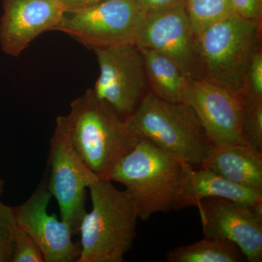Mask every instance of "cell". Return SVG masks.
I'll return each instance as SVG.
<instances>
[{"label":"cell","instance_id":"1","mask_svg":"<svg viewBox=\"0 0 262 262\" xmlns=\"http://www.w3.org/2000/svg\"><path fill=\"white\" fill-rule=\"evenodd\" d=\"M61 117L75 149L100 179H108L117 163L140 139L92 89L74 100L69 115Z\"/></svg>","mask_w":262,"mask_h":262},{"label":"cell","instance_id":"2","mask_svg":"<svg viewBox=\"0 0 262 262\" xmlns=\"http://www.w3.org/2000/svg\"><path fill=\"white\" fill-rule=\"evenodd\" d=\"M187 164L140 139L117 163L108 180L125 186L139 219L146 221L157 213L179 210Z\"/></svg>","mask_w":262,"mask_h":262},{"label":"cell","instance_id":"3","mask_svg":"<svg viewBox=\"0 0 262 262\" xmlns=\"http://www.w3.org/2000/svg\"><path fill=\"white\" fill-rule=\"evenodd\" d=\"M92 210L86 213L79 230L81 251L77 262H122L136 237L139 213L126 190L108 179L89 187Z\"/></svg>","mask_w":262,"mask_h":262},{"label":"cell","instance_id":"4","mask_svg":"<svg viewBox=\"0 0 262 262\" xmlns=\"http://www.w3.org/2000/svg\"><path fill=\"white\" fill-rule=\"evenodd\" d=\"M125 120L139 139L192 166L204 165L213 148L196 114L185 103L168 102L149 92Z\"/></svg>","mask_w":262,"mask_h":262},{"label":"cell","instance_id":"5","mask_svg":"<svg viewBox=\"0 0 262 262\" xmlns=\"http://www.w3.org/2000/svg\"><path fill=\"white\" fill-rule=\"evenodd\" d=\"M261 20L234 14L196 34L201 78L244 96L248 64L253 52L261 45Z\"/></svg>","mask_w":262,"mask_h":262},{"label":"cell","instance_id":"6","mask_svg":"<svg viewBox=\"0 0 262 262\" xmlns=\"http://www.w3.org/2000/svg\"><path fill=\"white\" fill-rule=\"evenodd\" d=\"M144 15L133 0H103L67 10L54 31L65 33L92 51L135 44Z\"/></svg>","mask_w":262,"mask_h":262},{"label":"cell","instance_id":"7","mask_svg":"<svg viewBox=\"0 0 262 262\" xmlns=\"http://www.w3.org/2000/svg\"><path fill=\"white\" fill-rule=\"evenodd\" d=\"M49 155L51 173L48 188L59 206L61 220L75 232L87 213L86 189L101 179L75 149L61 116L57 117Z\"/></svg>","mask_w":262,"mask_h":262},{"label":"cell","instance_id":"8","mask_svg":"<svg viewBox=\"0 0 262 262\" xmlns=\"http://www.w3.org/2000/svg\"><path fill=\"white\" fill-rule=\"evenodd\" d=\"M93 51L99 67L95 94L127 118L149 92L140 50L129 44Z\"/></svg>","mask_w":262,"mask_h":262},{"label":"cell","instance_id":"9","mask_svg":"<svg viewBox=\"0 0 262 262\" xmlns=\"http://www.w3.org/2000/svg\"><path fill=\"white\" fill-rule=\"evenodd\" d=\"M244 96L208 79L189 80L185 103L192 108L213 146L247 144Z\"/></svg>","mask_w":262,"mask_h":262},{"label":"cell","instance_id":"10","mask_svg":"<svg viewBox=\"0 0 262 262\" xmlns=\"http://www.w3.org/2000/svg\"><path fill=\"white\" fill-rule=\"evenodd\" d=\"M135 45L155 50L175 62L188 80L201 79L195 36L185 9V3L144 15Z\"/></svg>","mask_w":262,"mask_h":262},{"label":"cell","instance_id":"11","mask_svg":"<svg viewBox=\"0 0 262 262\" xmlns=\"http://www.w3.org/2000/svg\"><path fill=\"white\" fill-rule=\"evenodd\" d=\"M195 207L204 237L233 243L246 261H262V209L213 198L201 200Z\"/></svg>","mask_w":262,"mask_h":262},{"label":"cell","instance_id":"12","mask_svg":"<svg viewBox=\"0 0 262 262\" xmlns=\"http://www.w3.org/2000/svg\"><path fill=\"white\" fill-rule=\"evenodd\" d=\"M51 196L47 183L42 182L27 201L13 207L17 226L35 241L45 261H77L81 248L72 241L73 232L55 213H48Z\"/></svg>","mask_w":262,"mask_h":262},{"label":"cell","instance_id":"13","mask_svg":"<svg viewBox=\"0 0 262 262\" xmlns=\"http://www.w3.org/2000/svg\"><path fill=\"white\" fill-rule=\"evenodd\" d=\"M0 47L18 57L40 34L54 31L66 12L62 0H3Z\"/></svg>","mask_w":262,"mask_h":262},{"label":"cell","instance_id":"14","mask_svg":"<svg viewBox=\"0 0 262 262\" xmlns=\"http://www.w3.org/2000/svg\"><path fill=\"white\" fill-rule=\"evenodd\" d=\"M211 198L228 200L262 209V194L231 182L207 167L194 169L187 164L178 209L196 206L201 200Z\"/></svg>","mask_w":262,"mask_h":262},{"label":"cell","instance_id":"15","mask_svg":"<svg viewBox=\"0 0 262 262\" xmlns=\"http://www.w3.org/2000/svg\"><path fill=\"white\" fill-rule=\"evenodd\" d=\"M203 166L262 194V152L247 144L213 146Z\"/></svg>","mask_w":262,"mask_h":262},{"label":"cell","instance_id":"16","mask_svg":"<svg viewBox=\"0 0 262 262\" xmlns=\"http://www.w3.org/2000/svg\"><path fill=\"white\" fill-rule=\"evenodd\" d=\"M151 94L171 103H185L189 80L178 65L159 52L139 48Z\"/></svg>","mask_w":262,"mask_h":262},{"label":"cell","instance_id":"17","mask_svg":"<svg viewBox=\"0 0 262 262\" xmlns=\"http://www.w3.org/2000/svg\"><path fill=\"white\" fill-rule=\"evenodd\" d=\"M169 262H244V253L233 243L215 237H204L194 244L170 250Z\"/></svg>","mask_w":262,"mask_h":262},{"label":"cell","instance_id":"18","mask_svg":"<svg viewBox=\"0 0 262 262\" xmlns=\"http://www.w3.org/2000/svg\"><path fill=\"white\" fill-rule=\"evenodd\" d=\"M185 9L194 36L236 14L232 0H185Z\"/></svg>","mask_w":262,"mask_h":262},{"label":"cell","instance_id":"19","mask_svg":"<svg viewBox=\"0 0 262 262\" xmlns=\"http://www.w3.org/2000/svg\"><path fill=\"white\" fill-rule=\"evenodd\" d=\"M244 135L248 145L262 152V99L244 96Z\"/></svg>","mask_w":262,"mask_h":262},{"label":"cell","instance_id":"20","mask_svg":"<svg viewBox=\"0 0 262 262\" xmlns=\"http://www.w3.org/2000/svg\"><path fill=\"white\" fill-rule=\"evenodd\" d=\"M17 228L13 207L0 201V258L2 262L11 261Z\"/></svg>","mask_w":262,"mask_h":262},{"label":"cell","instance_id":"21","mask_svg":"<svg viewBox=\"0 0 262 262\" xmlns=\"http://www.w3.org/2000/svg\"><path fill=\"white\" fill-rule=\"evenodd\" d=\"M12 262H44V256L35 241L17 226Z\"/></svg>","mask_w":262,"mask_h":262},{"label":"cell","instance_id":"22","mask_svg":"<svg viewBox=\"0 0 262 262\" xmlns=\"http://www.w3.org/2000/svg\"><path fill=\"white\" fill-rule=\"evenodd\" d=\"M244 96L262 99V51L259 45L253 52L248 64Z\"/></svg>","mask_w":262,"mask_h":262},{"label":"cell","instance_id":"23","mask_svg":"<svg viewBox=\"0 0 262 262\" xmlns=\"http://www.w3.org/2000/svg\"><path fill=\"white\" fill-rule=\"evenodd\" d=\"M236 14L245 18L261 20L262 0H232Z\"/></svg>","mask_w":262,"mask_h":262},{"label":"cell","instance_id":"24","mask_svg":"<svg viewBox=\"0 0 262 262\" xmlns=\"http://www.w3.org/2000/svg\"><path fill=\"white\" fill-rule=\"evenodd\" d=\"M145 14L171 8L185 3V0H133Z\"/></svg>","mask_w":262,"mask_h":262},{"label":"cell","instance_id":"25","mask_svg":"<svg viewBox=\"0 0 262 262\" xmlns=\"http://www.w3.org/2000/svg\"><path fill=\"white\" fill-rule=\"evenodd\" d=\"M102 1L103 0H62L66 11L86 8Z\"/></svg>","mask_w":262,"mask_h":262},{"label":"cell","instance_id":"26","mask_svg":"<svg viewBox=\"0 0 262 262\" xmlns=\"http://www.w3.org/2000/svg\"><path fill=\"white\" fill-rule=\"evenodd\" d=\"M3 189H4V182H3V179L0 178V196L3 194Z\"/></svg>","mask_w":262,"mask_h":262},{"label":"cell","instance_id":"27","mask_svg":"<svg viewBox=\"0 0 262 262\" xmlns=\"http://www.w3.org/2000/svg\"><path fill=\"white\" fill-rule=\"evenodd\" d=\"M0 262H2V261H1V258H0Z\"/></svg>","mask_w":262,"mask_h":262}]
</instances>
